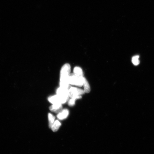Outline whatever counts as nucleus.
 I'll return each mask as SVG.
<instances>
[{
  "label": "nucleus",
  "mask_w": 154,
  "mask_h": 154,
  "mask_svg": "<svg viewBox=\"0 0 154 154\" xmlns=\"http://www.w3.org/2000/svg\"><path fill=\"white\" fill-rule=\"evenodd\" d=\"M71 71L70 65L69 63L63 65L61 68L60 73V85L61 87L69 89L70 84L69 82V77Z\"/></svg>",
  "instance_id": "obj_1"
},
{
  "label": "nucleus",
  "mask_w": 154,
  "mask_h": 154,
  "mask_svg": "<svg viewBox=\"0 0 154 154\" xmlns=\"http://www.w3.org/2000/svg\"><path fill=\"white\" fill-rule=\"evenodd\" d=\"M69 96H63L58 95L50 97L49 101L53 104H63L66 102L69 99Z\"/></svg>",
  "instance_id": "obj_2"
},
{
  "label": "nucleus",
  "mask_w": 154,
  "mask_h": 154,
  "mask_svg": "<svg viewBox=\"0 0 154 154\" xmlns=\"http://www.w3.org/2000/svg\"><path fill=\"white\" fill-rule=\"evenodd\" d=\"M84 77H79L73 74L70 75L69 78V82L70 85H73L82 86L83 85Z\"/></svg>",
  "instance_id": "obj_3"
},
{
  "label": "nucleus",
  "mask_w": 154,
  "mask_h": 154,
  "mask_svg": "<svg viewBox=\"0 0 154 154\" xmlns=\"http://www.w3.org/2000/svg\"><path fill=\"white\" fill-rule=\"evenodd\" d=\"M84 90L75 87H71L68 90L69 96L71 98L81 96L85 93Z\"/></svg>",
  "instance_id": "obj_4"
},
{
  "label": "nucleus",
  "mask_w": 154,
  "mask_h": 154,
  "mask_svg": "<svg viewBox=\"0 0 154 154\" xmlns=\"http://www.w3.org/2000/svg\"><path fill=\"white\" fill-rule=\"evenodd\" d=\"M49 109L53 112L59 113L63 110L62 106L61 104H53L50 107Z\"/></svg>",
  "instance_id": "obj_5"
},
{
  "label": "nucleus",
  "mask_w": 154,
  "mask_h": 154,
  "mask_svg": "<svg viewBox=\"0 0 154 154\" xmlns=\"http://www.w3.org/2000/svg\"><path fill=\"white\" fill-rule=\"evenodd\" d=\"M69 114V111L67 109H64L58 113L57 118L58 119L61 120L66 118L68 116Z\"/></svg>",
  "instance_id": "obj_6"
},
{
  "label": "nucleus",
  "mask_w": 154,
  "mask_h": 154,
  "mask_svg": "<svg viewBox=\"0 0 154 154\" xmlns=\"http://www.w3.org/2000/svg\"><path fill=\"white\" fill-rule=\"evenodd\" d=\"M68 90L60 87L56 90V94L57 95L63 96H69Z\"/></svg>",
  "instance_id": "obj_7"
},
{
  "label": "nucleus",
  "mask_w": 154,
  "mask_h": 154,
  "mask_svg": "<svg viewBox=\"0 0 154 154\" xmlns=\"http://www.w3.org/2000/svg\"><path fill=\"white\" fill-rule=\"evenodd\" d=\"M74 74L79 77H83V72L82 70L80 67H75L74 69Z\"/></svg>",
  "instance_id": "obj_8"
},
{
  "label": "nucleus",
  "mask_w": 154,
  "mask_h": 154,
  "mask_svg": "<svg viewBox=\"0 0 154 154\" xmlns=\"http://www.w3.org/2000/svg\"><path fill=\"white\" fill-rule=\"evenodd\" d=\"M83 86L84 88L85 93H88L90 91V87L89 83L88 82L86 79L84 78V81H83Z\"/></svg>",
  "instance_id": "obj_9"
},
{
  "label": "nucleus",
  "mask_w": 154,
  "mask_h": 154,
  "mask_svg": "<svg viewBox=\"0 0 154 154\" xmlns=\"http://www.w3.org/2000/svg\"><path fill=\"white\" fill-rule=\"evenodd\" d=\"M61 124L58 120H56L54 122L52 126L51 127V129L53 131L56 132L59 129L60 126H61Z\"/></svg>",
  "instance_id": "obj_10"
},
{
  "label": "nucleus",
  "mask_w": 154,
  "mask_h": 154,
  "mask_svg": "<svg viewBox=\"0 0 154 154\" xmlns=\"http://www.w3.org/2000/svg\"><path fill=\"white\" fill-rule=\"evenodd\" d=\"M81 98V96H79L77 97H72L69 100L68 105L70 106H73L75 104V101L77 99H80Z\"/></svg>",
  "instance_id": "obj_11"
},
{
  "label": "nucleus",
  "mask_w": 154,
  "mask_h": 154,
  "mask_svg": "<svg viewBox=\"0 0 154 154\" xmlns=\"http://www.w3.org/2000/svg\"><path fill=\"white\" fill-rule=\"evenodd\" d=\"M48 118L49 121V127L51 128V126L55 122V117L54 115L51 114H48Z\"/></svg>",
  "instance_id": "obj_12"
},
{
  "label": "nucleus",
  "mask_w": 154,
  "mask_h": 154,
  "mask_svg": "<svg viewBox=\"0 0 154 154\" xmlns=\"http://www.w3.org/2000/svg\"><path fill=\"white\" fill-rule=\"evenodd\" d=\"M139 56L136 55L132 58V61L134 65H138L139 64L140 61L139 60Z\"/></svg>",
  "instance_id": "obj_13"
}]
</instances>
